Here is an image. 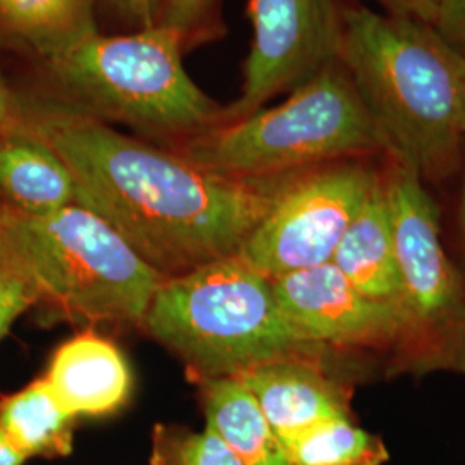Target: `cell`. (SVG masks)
Here are the masks:
<instances>
[{
    "instance_id": "obj_9",
    "label": "cell",
    "mask_w": 465,
    "mask_h": 465,
    "mask_svg": "<svg viewBox=\"0 0 465 465\" xmlns=\"http://www.w3.org/2000/svg\"><path fill=\"white\" fill-rule=\"evenodd\" d=\"M252 44L240 95L223 124L264 109L340 61L343 13L334 0H249Z\"/></svg>"
},
{
    "instance_id": "obj_5",
    "label": "cell",
    "mask_w": 465,
    "mask_h": 465,
    "mask_svg": "<svg viewBox=\"0 0 465 465\" xmlns=\"http://www.w3.org/2000/svg\"><path fill=\"white\" fill-rule=\"evenodd\" d=\"M171 149L197 166L238 180L390 153L340 61L288 94L280 105L219 124Z\"/></svg>"
},
{
    "instance_id": "obj_1",
    "label": "cell",
    "mask_w": 465,
    "mask_h": 465,
    "mask_svg": "<svg viewBox=\"0 0 465 465\" xmlns=\"http://www.w3.org/2000/svg\"><path fill=\"white\" fill-rule=\"evenodd\" d=\"M19 124L64 159L76 202L164 278L238 253L297 174L223 176L67 104L23 102Z\"/></svg>"
},
{
    "instance_id": "obj_27",
    "label": "cell",
    "mask_w": 465,
    "mask_h": 465,
    "mask_svg": "<svg viewBox=\"0 0 465 465\" xmlns=\"http://www.w3.org/2000/svg\"><path fill=\"white\" fill-rule=\"evenodd\" d=\"M460 217H462V226L465 232V182L464 188H462V200H460Z\"/></svg>"
},
{
    "instance_id": "obj_4",
    "label": "cell",
    "mask_w": 465,
    "mask_h": 465,
    "mask_svg": "<svg viewBox=\"0 0 465 465\" xmlns=\"http://www.w3.org/2000/svg\"><path fill=\"white\" fill-rule=\"evenodd\" d=\"M0 242L32 278L47 322L140 330L166 280L80 203L44 216L4 211Z\"/></svg>"
},
{
    "instance_id": "obj_16",
    "label": "cell",
    "mask_w": 465,
    "mask_h": 465,
    "mask_svg": "<svg viewBox=\"0 0 465 465\" xmlns=\"http://www.w3.org/2000/svg\"><path fill=\"white\" fill-rule=\"evenodd\" d=\"M76 420L45 376L0 399V432L26 460L71 455Z\"/></svg>"
},
{
    "instance_id": "obj_25",
    "label": "cell",
    "mask_w": 465,
    "mask_h": 465,
    "mask_svg": "<svg viewBox=\"0 0 465 465\" xmlns=\"http://www.w3.org/2000/svg\"><path fill=\"white\" fill-rule=\"evenodd\" d=\"M23 100L17 99L15 92L0 78V138L9 134L21 117Z\"/></svg>"
},
{
    "instance_id": "obj_18",
    "label": "cell",
    "mask_w": 465,
    "mask_h": 465,
    "mask_svg": "<svg viewBox=\"0 0 465 465\" xmlns=\"http://www.w3.org/2000/svg\"><path fill=\"white\" fill-rule=\"evenodd\" d=\"M292 465H382L390 453L380 436L355 419H334L302 432L284 445Z\"/></svg>"
},
{
    "instance_id": "obj_22",
    "label": "cell",
    "mask_w": 465,
    "mask_h": 465,
    "mask_svg": "<svg viewBox=\"0 0 465 465\" xmlns=\"http://www.w3.org/2000/svg\"><path fill=\"white\" fill-rule=\"evenodd\" d=\"M211 2L213 0H166L159 21L186 35L207 13Z\"/></svg>"
},
{
    "instance_id": "obj_26",
    "label": "cell",
    "mask_w": 465,
    "mask_h": 465,
    "mask_svg": "<svg viewBox=\"0 0 465 465\" xmlns=\"http://www.w3.org/2000/svg\"><path fill=\"white\" fill-rule=\"evenodd\" d=\"M26 459L0 432V465H23Z\"/></svg>"
},
{
    "instance_id": "obj_29",
    "label": "cell",
    "mask_w": 465,
    "mask_h": 465,
    "mask_svg": "<svg viewBox=\"0 0 465 465\" xmlns=\"http://www.w3.org/2000/svg\"><path fill=\"white\" fill-rule=\"evenodd\" d=\"M464 134H465V100H464Z\"/></svg>"
},
{
    "instance_id": "obj_23",
    "label": "cell",
    "mask_w": 465,
    "mask_h": 465,
    "mask_svg": "<svg viewBox=\"0 0 465 465\" xmlns=\"http://www.w3.org/2000/svg\"><path fill=\"white\" fill-rule=\"evenodd\" d=\"M390 16L414 19L431 25L441 0H372Z\"/></svg>"
},
{
    "instance_id": "obj_12",
    "label": "cell",
    "mask_w": 465,
    "mask_h": 465,
    "mask_svg": "<svg viewBox=\"0 0 465 465\" xmlns=\"http://www.w3.org/2000/svg\"><path fill=\"white\" fill-rule=\"evenodd\" d=\"M45 380L76 419L113 416L134 391V374L124 353L92 330L54 351Z\"/></svg>"
},
{
    "instance_id": "obj_8",
    "label": "cell",
    "mask_w": 465,
    "mask_h": 465,
    "mask_svg": "<svg viewBox=\"0 0 465 465\" xmlns=\"http://www.w3.org/2000/svg\"><path fill=\"white\" fill-rule=\"evenodd\" d=\"M381 176L366 159L300 171L250 232L238 257L269 280L331 262L338 243Z\"/></svg>"
},
{
    "instance_id": "obj_28",
    "label": "cell",
    "mask_w": 465,
    "mask_h": 465,
    "mask_svg": "<svg viewBox=\"0 0 465 465\" xmlns=\"http://www.w3.org/2000/svg\"><path fill=\"white\" fill-rule=\"evenodd\" d=\"M2 216H4V207L0 205V221H2Z\"/></svg>"
},
{
    "instance_id": "obj_2",
    "label": "cell",
    "mask_w": 465,
    "mask_h": 465,
    "mask_svg": "<svg viewBox=\"0 0 465 465\" xmlns=\"http://www.w3.org/2000/svg\"><path fill=\"white\" fill-rule=\"evenodd\" d=\"M340 63L395 161L424 182L457 171L465 140V61L431 25L364 5L347 9Z\"/></svg>"
},
{
    "instance_id": "obj_21",
    "label": "cell",
    "mask_w": 465,
    "mask_h": 465,
    "mask_svg": "<svg viewBox=\"0 0 465 465\" xmlns=\"http://www.w3.org/2000/svg\"><path fill=\"white\" fill-rule=\"evenodd\" d=\"M431 26L465 61V0H441Z\"/></svg>"
},
{
    "instance_id": "obj_13",
    "label": "cell",
    "mask_w": 465,
    "mask_h": 465,
    "mask_svg": "<svg viewBox=\"0 0 465 465\" xmlns=\"http://www.w3.org/2000/svg\"><path fill=\"white\" fill-rule=\"evenodd\" d=\"M76 202V182L64 159L19 123L0 138V205L44 216Z\"/></svg>"
},
{
    "instance_id": "obj_7",
    "label": "cell",
    "mask_w": 465,
    "mask_h": 465,
    "mask_svg": "<svg viewBox=\"0 0 465 465\" xmlns=\"http://www.w3.org/2000/svg\"><path fill=\"white\" fill-rule=\"evenodd\" d=\"M382 178L401 282L393 372L465 374V282L441 243L440 209L412 167L395 161Z\"/></svg>"
},
{
    "instance_id": "obj_11",
    "label": "cell",
    "mask_w": 465,
    "mask_h": 465,
    "mask_svg": "<svg viewBox=\"0 0 465 465\" xmlns=\"http://www.w3.org/2000/svg\"><path fill=\"white\" fill-rule=\"evenodd\" d=\"M238 380L257 400L282 447L322 422L355 419L351 388L332 374L324 359H280L253 367Z\"/></svg>"
},
{
    "instance_id": "obj_14",
    "label": "cell",
    "mask_w": 465,
    "mask_h": 465,
    "mask_svg": "<svg viewBox=\"0 0 465 465\" xmlns=\"http://www.w3.org/2000/svg\"><path fill=\"white\" fill-rule=\"evenodd\" d=\"M331 264L367 299L388 305L399 314V257L382 176L338 243Z\"/></svg>"
},
{
    "instance_id": "obj_15",
    "label": "cell",
    "mask_w": 465,
    "mask_h": 465,
    "mask_svg": "<svg viewBox=\"0 0 465 465\" xmlns=\"http://www.w3.org/2000/svg\"><path fill=\"white\" fill-rule=\"evenodd\" d=\"M205 428L234 451L243 465H292L262 409L238 378L197 384Z\"/></svg>"
},
{
    "instance_id": "obj_6",
    "label": "cell",
    "mask_w": 465,
    "mask_h": 465,
    "mask_svg": "<svg viewBox=\"0 0 465 465\" xmlns=\"http://www.w3.org/2000/svg\"><path fill=\"white\" fill-rule=\"evenodd\" d=\"M183 38L157 21L134 34L92 35L47 64L71 107L180 145L223 124V107L184 69Z\"/></svg>"
},
{
    "instance_id": "obj_19",
    "label": "cell",
    "mask_w": 465,
    "mask_h": 465,
    "mask_svg": "<svg viewBox=\"0 0 465 465\" xmlns=\"http://www.w3.org/2000/svg\"><path fill=\"white\" fill-rule=\"evenodd\" d=\"M150 465H243L216 432L182 424H157L152 432Z\"/></svg>"
},
{
    "instance_id": "obj_10",
    "label": "cell",
    "mask_w": 465,
    "mask_h": 465,
    "mask_svg": "<svg viewBox=\"0 0 465 465\" xmlns=\"http://www.w3.org/2000/svg\"><path fill=\"white\" fill-rule=\"evenodd\" d=\"M282 316L303 340L331 350H384L400 334L397 311L367 299L326 262L271 280Z\"/></svg>"
},
{
    "instance_id": "obj_24",
    "label": "cell",
    "mask_w": 465,
    "mask_h": 465,
    "mask_svg": "<svg viewBox=\"0 0 465 465\" xmlns=\"http://www.w3.org/2000/svg\"><path fill=\"white\" fill-rule=\"evenodd\" d=\"M121 16L126 17L140 28H149L157 23L155 0H107Z\"/></svg>"
},
{
    "instance_id": "obj_20",
    "label": "cell",
    "mask_w": 465,
    "mask_h": 465,
    "mask_svg": "<svg viewBox=\"0 0 465 465\" xmlns=\"http://www.w3.org/2000/svg\"><path fill=\"white\" fill-rule=\"evenodd\" d=\"M36 302L32 278L0 242V341L19 317L36 307Z\"/></svg>"
},
{
    "instance_id": "obj_3",
    "label": "cell",
    "mask_w": 465,
    "mask_h": 465,
    "mask_svg": "<svg viewBox=\"0 0 465 465\" xmlns=\"http://www.w3.org/2000/svg\"><path fill=\"white\" fill-rule=\"evenodd\" d=\"M140 331L173 353L195 384L238 378L288 357L334 355L297 334L282 316L272 282L238 253L166 278Z\"/></svg>"
},
{
    "instance_id": "obj_17",
    "label": "cell",
    "mask_w": 465,
    "mask_h": 465,
    "mask_svg": "<svg viewBox=\"0 0 465 465\" xmlns=\"http://www.w3.org/2000/svg\"><path fill=\"white\" fill-rule=\"evenodd\" d=\"M0 30L45 61L99 34L94 0H0Z\"/></svg>"
}]
</instances>
